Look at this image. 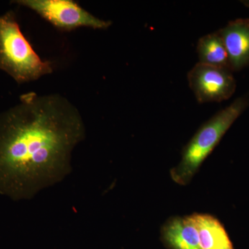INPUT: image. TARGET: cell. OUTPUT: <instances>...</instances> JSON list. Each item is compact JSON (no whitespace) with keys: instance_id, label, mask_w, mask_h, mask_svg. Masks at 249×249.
Wrapping results in <instances>:
<instances>
[{"instance_id":"6da1fadb","label":"cell","mask_w":249,"mask_h":249,"mask_svg":"<svg viewBox=\"0 0 249 249\" xmlns=\"http://www.w3.org/2000/svg\"><path fill=\"white\" fill-rule=\"evenodd\" d=\"M86 129L81 114L58 94L24 93L0 114V193L34 197L71 172V155Z\"/></svg>"},{"instance_id":"7a4b0ae2","label":"cell","mask_w":249,"mask_h":249,"mask_svg":"<svg viewBox=\"0 0 249 249\" xmlns=\"http://www.w3.org/2000/svg\"><path fill=\"white\" fill-rule=\"evenodd\" d=\"M249 106L248 97L237 98L201 126L183 147L178 164L170 170V177L175 183L186 186L191 182L204 160Z\"/></svg>"},{"instance_id":"3957f363","label":"cell","mask_w":249,"mask_h":249,"mask_svg":"<svg viewBox=\"0 0 249 249\" xmlns=\"http://www.w3.org/2000/svg\"><path fill=\"white\" fill-rule=\"evenodd\" d=\"M0 70L19 84L35 81L53 71L52 62L42 60L22 34L12 11L0 16Z\"/></svg>"},{"instance_id":"277c9868","label":"cell","mask_w":249,"mask_h":249,"mask_svg":"<svg viewBox=\"0 0 249 249\" xmlns=\"http://www.w3.org/2000/svg\"><path fill=\"white\" fill-rule=\"evenodd\" d=\"M14 2L35 11L62 31L79 27L106 29L111 25V21L96 18L73 0H18Z\"/></svg>"},{"instance_id":"5b68a950","label":"cell","mask_w":249,"mask_h":249,"mask_svg":"<svg viewBox=\"0 0 249 249\" xmlns=\"http://www.w3.org/2000/svg\"><path fill=\"white\" fill-rule=\"evenodd\" d=\"M188 84L199 103L229 99L236 89L231 71L198 62L188 73Z\"/></svg>"},{"instance_id":"8992f818","label":"cell","mask_w":249,"mask_h":249,"mask_svg":"<svg viewBox=\"0 0 249 249\" xmlns=\"http://www.w3.org/2000/svg\"><path fill=\"white\" fill-rule=\"evenodd\" d=\"M229 56L231 71L249 65V19H237L217 31Z\"/></svg>"},{"instance_id":"52a82bcc","label":"cell","mask_w":249,"mask_h":249,"mask_svg":"<svg viewBox=\"0 0 249 249\" xmlns=\"http://www.w3.org/2000/svg\"><path fill=\"white\" fill-rule=\"evenodd\" d=\"M161 240L170 249H201L191 216L168 219L160 231Z\"/></svg>"},{"instance_id":"ba28073f","label":"cell","mask_w":249,"mask_h":249,"mask_svg":"<svg viewBox=\"0 0 249 249\" xmlns=\"http://www.w3.org/2000/svg\"><path fill=\"white\" fill-rule=\"evenodd\" d=\"M191 216L197 230L201 249H234L226 229L217 219L208 214Z\"/></svg>"},{"instance_id":"9c48e42d","label":"cell","mask_w":249,"mask_h":249,"mask_svg":"<svg viewBox=\"0 0 249 249\" xmlns=\"http://www.w3.org/2000/svg\"><path fill=\"white\" fill-rule=\"evenodd\" d=\"M196 51L200 63L231 70L227 49L218 31L201 37Z\"/></svg>"}]
</instances>
